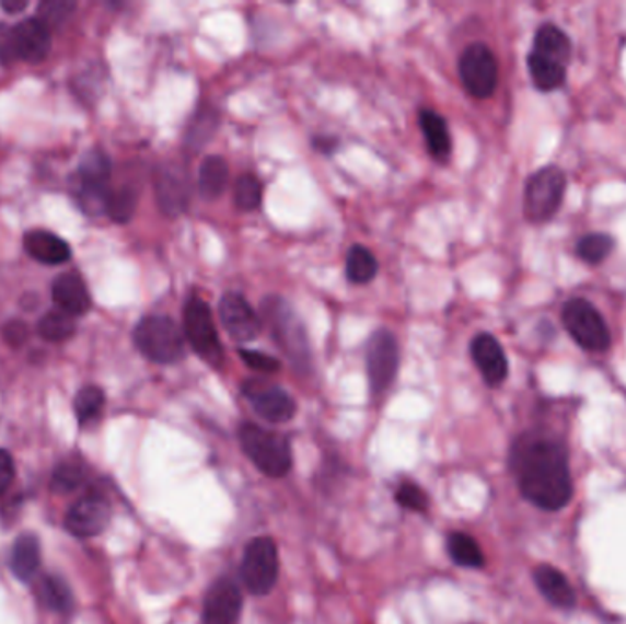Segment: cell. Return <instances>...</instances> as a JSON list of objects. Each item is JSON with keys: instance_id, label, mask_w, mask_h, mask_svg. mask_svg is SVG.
I'll return each mask as SVG.
<instances>
[{"instance_id": "obj_34", "label": "cell", "mask_w": 626, "mask_h": 624, "mask_svg": "<svg viewBox=\"0 0 626 624\" xmlns=\"http://www.w3.org/2000/svg\"><path fill=\"white\" fill-rule=\"evenodd\" d=\"M103 405H105V394L97 386H84L83 391H79L76 402H73L76 414H78L81 424H89L92 419L97 418Z\"/></svg>"}, {"instance_id": "obj_27", "label": "cell", "mask_w": 626, "mask_h": 624, "mask_svg": "<svg viewBox=\"0 0 626 624\" xmlns=\"http://www.w3.org/2000/svg\"><path fill=\"white\" fill-rule=\"evenodd\" d=\"M448 552L449 557L462 568H482L486 563L478 542L462 531H454L449 535Z\"/></svg>"}, {"instance_id": "obj_28", "label": "cell", "mask_w": 626, "mask_h": 624, "mask_svg": "<svg viewBox=\"0 0 626 624\" xmlns=\"http://www.w3.org/2000/svg\"><path fill=\"white\" fill-rule=\"evenodd\" d=\"M378 275V261L374 253L364 245H352L347 255V279L352 285H369Z\"/></svg>"}, {"instance_id": "obj_4", "label": "cell", "mask_w": 626, "mask_h": 624, "mask_svg": "<svg viewBox=\"0 0 626 624\" xmlns=\"http://www.w3.org/2000/svg\"><path fill=\"white\" fill-rule=\"evenodd\" d=\"M138 350L158 365H171L184 357V335L167 315H147L135 328Z\"/></svg>"}, {"instance_id": "obj_43", "label": "cell", "mask_w": 626, "mask_h": 624, "mask_svg": "<svg viewBox=\"0 0 626 624\" xmlns=\"http://www.w3.org/2000/svg\"><path fill=\"white\" fill-rule=\"evenodd\" d=\"M0 7H2V10H7V12L19 13L26 10V7H28V0H2V2H0Z\"/></svg>"}, {"instance_id": "obj_30", "label": "cell", "mask_w": 626, "mask_h": 624, "mask_svg": "<svg viewBox=\"0 0 626 624\" xmlns=\"http://www.w3.org/2000/svg\"><path fill=\"white\" fill-rule=\"evenodd\" d=\"M614 250V239L606 233L584 234L577 244V255L588 264H601Z\"/></svg>"}, {"instance_id": "obj_24", "label": "cell", "mask_w": 626, "mask_h": 624, "mask_svg": "<svg viewBox=\"0 0 626 624\" xmlns=\"http://www.w3.org/2000/svg\"><path fill=\"white\" fill-rule=\"evenodd\" d=\"M230 167L222 157H207L198 169V193L204 200H217L224 193Z\"/></svg>"}, {"instance_id": "obj_1", "label": "cell", "mask_w": 626, "mask_h": 624, "mask_svg": "<svg viewBox=\"0 0 626 624\" xmlns=\"http://www.w3.org/2000/svg\"><path fill=\"white\" fill-rule=\"evenodd\" d=\"M509 465L520 493L528 502L559 511L573 496L568 449L563 441L546 432H526L514 440Z\"/></svg>"}, {"instance_id": "obj_2", "label": "cell", "mask_w": 626, "mask_h": 624, "mask_svg": "<svg viewBox=\"0 0 626 624\" xmlns=\"http://www.w3.org/2000/svg\"><path fill=\"white\" fill-rule=\"evenodd\" d=\"M239 440L242 451L260 473L269 478H282L290 473L291 447L286 436L255 424H244L239 430Z\"/></svg>"}, {"instance_id": "obj_35", "label": "cell", "mask_w": 626, "mask_h": 624, "mask_svg": "<svg viewBox=\"0 0 626 624\" xmlns=\"http://www.w3.org/2000/svg\"><path fill=\"white\" fill-rule=\"evenodd\" d=\"M235 201L242 211H255L260 207L263 204V184L258 182L257 176L244 174L236 180Z\"/></svg>"}, {"instance_id": "obj_37", "label": "cell", "mask_w": 626, "mask_h": 624, "mask_svg": "<svg viewBox=\"0 0 626 624\" xmlns=\"http://www.w3.org/2000/svg\"><path fill=\"white\" fill-rule=\"evenodd\" d=\"M396 502L408 511L424 513L429 508V496L426 495V490L421 489L420 485L414 484V482H405L396 489Z\"/></svg>"}, {"instance_id": "obj_19", "label": "cell", "mask_w": 626, "mask_h": 624, "mask_svg": "<svg viewBox=\"0 0 626 624\" xmlns=\"http://www.w3.org/2000/svg\"><path fill=\"white\" fill-rule=\"evenodd\" d=\"M51 297H54L57 308L68 315H72V317L84 315L92 304L89 288L76 271H67V274L57 277L56 282L51 286Z\"/></svg>"}, {"instance_id": "obj_44", "label": "cell", "mask_w": 626, "mask_h": 624, "mask_svg": "<svg viewBox=\"0 0 626 624\" xmlns=\"http://www.w3.org/2000/svg\"><path fill=\"white\" fill-rule=\"evenodd\" d=\"M313 146H315L317 151H323L328 154V152L336 151L337 141L332 140V138H315Z\"/></svg>"}, {"instance_id": "obj_7", "label": "cell", "mask_w": 626, "mask_h": 624, "mask_svg": "<svg viewBox=\"0 0 626 624\" xmlns=\"http://www.w3.org/2000/svg\"><path fill=\"white\" fill-rule=\"evenodd\" d=\"M184 334L193 350L211 367H220L224 361V348L213 323L211 308L200 297H190L184 310Z\"/></svg>"}, {"instance_id": "obj_15", "label": "cell", "mask_w": 626, "mask_h": 624, "mask_svg": "<svg viewBox=\"0 0 626 624\" xmlns=\"http://www.w3.org/2000/svg\"><path fill=\"white\" fill-rule=\"evenodd\" d=\"M111 520V506L100 495H86L73 504L65 519L67 530L76 536H95Z\"/></svg>"}, {"instance_id": "obj_23", "label": "cell", "mask_w": 626, "mask_h": 624, "mask_svg": "<svg viewBox=\"0 0 626 624\" xmlns=\"http://www.w3.org/2000/svg\"><path fill=\"white\" fill-rule=\"evenodd\" d=\"M40 544L37 536L21 535L12 547L10 555V568L15 577L21 580H32L39 571Z\"/></svg>"}, {"instance_id": "obj_5", "label": "cell", "mask_w": 626, "mask_h": 624, "mask_svg": "<svg viewBox=\"0 0 626 624\" xmlns=\"http://www.w3.org/2000/svg\"><path fill=\"white\" fill-rule=\"evenodd\" d=\"M563 323L571 339L588 351L608 350L612 334L608 324L592 302L581 297L570 299L563 310Z\"/></svg>"}, {"instance_id": "obj_17", "label": "cell", "mask_w": 626, "mask_h": 624, "mask_svg": "<svg viewBox=\"0 0 626 624\" xmlns=\"http://www.w3.org/2000/svg\"><path fill=\"white\" fill-rule=\"evenodd\" d=\"M13 48L18 59L28 62L45 61L51 50L50 30L39 19H28L12 28Z\"/></svg>"}, {"instance_id": "obj_41", "label": "cell", "mask_w": 626, "mask_h": 624, "mask_svg": "<svg viewBox=\"0 0 626 624\" xmlns=\"http://www.w3.org/2000/svg\"><path fill=\"white\" fill-rule=\"evenodd\" d=\"M13 476H15V465L12 454L0 449V495L12 485Z\"/></svg>"}, {"instance_id": "obj_32", "label": "cell", "mask_w": 626, "mask_h": 624, "mask_svg": "<svg viewBox=\"0 0 626 624\" xmlns=\"http://www.w3.org/2000/svg\"><path fill=\"white\" fill-rule=\"evenodd\" d=\"M40 599L46 606L56 610V612H68L72 606V593L65 580L59 577H46L40 582Z\"/></svg>"}, {"instance_id": "obj_39", "label": "cell", "mask_w": 626, "mask_h": 624, "mask_svg": "<svg viewBox=\"0 0 626 624\" xmlns=\"http://www.w3.org/2000/svg\"><path fill=\"white\" fill-rule=\"evenodd\" d=\"M239 356L244 359L247 367L257 370V372L274 373L280 370L279 359H275L274 356H268V354H264V351L241 350L239 351Z\"/></svg>"}, {"instance_id": "obj_25", "label": "cell", "mask_w": 626, "mask_h": 624, "mask_svg": "<svg viewBox=\"0 0 626 624\" xmlns=\"http://www.w3.org/2000/svg\"><path fill=\"white\" fill-rule=\"evenodd\" d=\"M532 51L549 57V59H555V61L563 62V65L568 67L571 56L570 39H568V35L559 26L544 24L535 34Z\"/></svg>"}, {"instance_id": "obj_42", "label": "cell", "mask_w": 626, "mask_h": 624, "mask_svg": "<svg viewBox=\"0 0 626 624\" xmlns=\"http://www.w3.org/2000/svg\"><path fill=\"white\" fill-rule=\"evenodd\" d=\"M4 337H7L10 345H23L26 337H28V328H26L21 321H12V323H8L7 328H4Z\"/></svg>"}, {"instance_id": "obj_40", "label": "cell", "mask_w": 626, "mask_h": 624, "mask_svg": "<svg viewBox=\"0 0 626 624\" xmlns=\"http://www.w3.org/2000/svg\"><path fill=\"white\" fill-rule=\"evenodd\" d=\"M13 61H18V56L13 48L12 28L0 24V62L10 65Z\"/></svg>"}, {"instance_id": "obj_29", "label": "cell", "mask_w": 626, "mask_h": 624, "mask_svg": "<svg viewBox=\"0 0 626 624\" xmlns=\"http://www.w3.org/2000/svg\"><path fill=\"white\" fill-rule=\"evenodd\" d=\"M217 125H219V114L215 112V108H207V106L200 108L193 117L187 135H185L187 146L201 149V146H206L207 141L213 138Z\"/></svg>"}, {"instance_id": "obj_18", "label": "cell", "mask_w": 626, "mask_h": 624, "mask_svg": "<svg viewBox=\"0 0 626 624\" xmlns=\"http://www.w3.org/2000/svg\"><path fill=\"white\" fill-rule=\"evenodd\" d=\"M156 198L162 211L178 217L189 206V184L178 169L165 167L156 176Z\"/></svg>"}, {"instance_id": "obj_31", "label": "cell", "mask_w": 626, "mask_h": 624, "mask_svg": "<svg viewBox=\"0 0 626 624\" xmlns=\"http://www.w3.org/2000/svg\"><path fill=\"white\" fill-rule=\"evenodd\" d=\"M39 334L40 337H45L46 340H54V343L70 339L76 334V321H73L72 315H68L57 308L40 319Z\"/></svg>"}, {"instance_id": "obj_9", "label": "cell", "mask_w": 626, "mask_h": 624, "mask_svg": "<svg viewBox=\"0 0 626 624\" xmlns=\"http://www.w3.org/2000/svg\"><path fill=\"white\" fill-rule=\"evenodd\" d=\"M460 79L476 100H487L498 84V62L489 46L475 43L460 57Z\"/></svg>"}, {"instance_id": "obj_3", "label": "cell", "mask_w": 626, "mask_h": 624, "mask_svg": "<svg viewBox=\"0 0 626 624\" xmlns=\"http://www.w3.org/2000/svg\"><path fill=\"white\" fill-rule=\"evenodd\" d=\"M263 315L269 324L275 343L285 350L286 356L297 368H308L312 362L310 340L306 328L291 310L290 304L280 297H268L263 302Z\"/></svg>"}, {"instance_id": "obj_14", "label": "cell", "mask_w": 626, "mask_h": 624, "mask_svg": "<svg viewBox=\"0 0 626 624\" xmlns=\"http://www.w3.org/2000/svg\"><path fill=\"white\" fill-rule=\"evenodd\" d=\"M242 593L235 580L222 577L207 591L204 624H239Z\"/></svg>"}, {"instance_id": "obj_36", "label": "cell", "mask_w": 626, "mask_h": 624, "mask_svg": "<svg viewBox=\"0 0 626 624\" xmlns=\"http://www.w3.org/2000/svg\"><path fill=\"white\" fill-rule=\"evenodd\" d=\"M73 10H76V4L68 0H45L40 2L39 12L35 19H39L48 30L59 28L72 18Z\"/></svg>"}, {"instance_id": "obj_6", "label": "cell", "mask_w": 626, "mask_h": 624, "mask_svg": "<svg viewBox=\"0 0 626 624\" xmlns=\"http://www.w3.org/2000/svg\"><path fill=\"white\" fill-rule=\"evenodd\" d=\"M566 176L559 167L541 169L528 180L524 189V215L530 222H548L559 211L565 198Z\"/></svg>"}, {"instance_id": "obj_10", "label": "cell", "mask_w": 626, "mask_h": 624, "mask_svg": "<svg viewBox=\"0 0 626 624\" xmlns=\"http://www.w3.org/2000/svg\"><path fill=\"white\" fill-rule=\"evenodd\" d=\"M78 196L84 211L100 215L107 209L108 180H111V160L101 151H92L79 165Z\"/></svg>"}, {"instance_id": "obj_38", "label": "cell", "mask_w": 626, "mask_h": 624, "mask_svg": "<svg viewBox=\"0 0 626 624\" xmlns=\"http://www.w3.org/2000/svg\"><path fill=\"white\" fill-rule=\"evenodd\" d=\"M84 469L79 463H62L54 473V487L61 493L73 490L83 484Z\"/></svg>"}, {"instance_id": "obj_8", "label": "cell", "mask_w": 626, "mask_h": 624, "mask_svg": "<svg viewBox=\"0 0 626 624\" xmlns=\"http://www.w3.org/2000/svg\"><path fill=\"white\" fill-rule=\"evenodd\" d=\"M241 577L253 596H266L274 590L279 577V552L271 536H258L247 544Z\"/></svg>"}, {"instance_id": "obj_21", "label": "cell", "mask_w": 626, "mask_h": 624, "mask_svg": "<svg viewBox=\"0 0 626 624\" xmlns=\"http://www.w3.org/2000/svg\"><path fill=\"white\" fill-rule=\"evenodd\" d=\"M535 585L538 591L548 599L554 606L557 608H573L577 604L576 590L571 588L570 582L566 579V575L554 566L543 564L535 569L533 574Z\"/></svg>"}, {"instance_id": "obj_20", "label": "cell", "mask_w": 626, "mask_h": 624, "mask_svg": "<svg viewBox=\"0 0 626 624\" xmlns=\"http://www.w3.org/2000/svg\"><path fill=\"white\" fill-rule=\"evenodd\" d=\"M24 250L30 257L48 266L67 263L68 258L72 257L70 245L61 236L43 229H34L24 234Z\"/></svg>"}, {"instance_id": "obj_16", "label": "cell", "mask_w": 626, "mask_h": 624, "mask_svg": "<svg viewBox=\"0 0 626 624\" xmlns=\"http://www.w3.org/2000/svg\"><path fill=\"white\" fill-rule=\"evenodd\" d=\"M471 356L482 378L489 386L502 385L508 378L509 365L502 345L491 334H478L471 343Z\"/></svg>"}, {"instance_id": "obj_33", "label": "cell", "mask_w": 626, "mask_h": 624, "mask_svg": "<svg viewBox=\"0 0 626 624\" xmlns=\"http://www.w3.org/2000/svg\"><path fill=\"white\" fill-rule=\"evenodd\" d=\"M136 204H138L136 190L121 187L118 190H111L105 212L113 218L114 222H129L130 218L135 217Z\"/></svg>"}, {"instance_id": "obj_26", "label": "cell", "mask_w": 626, "mask_h": 624, "mask_svg": "<svg viewBox=\"0 0 626 624\" xmlns=\"http://www.w3.org/2000/svg\"><path fill=\"white\" fill-rule=\"evenodd\" d=\"M528 68L532 73L533 83L541 92H554L566 81V65L532 51L528 56Z\"/></svg>"}, {"instance_id": "obj_12", "label": "cell", "mask_w": 626, "mask_h": 624, "mask_svg": "<svg viewBox=\"0 0 626 624\" xmlns=\"http://www.w3.org/2000/svg\"><path fill=\"white\" fill-rule=\"evenodd\" d=\"M242 392L252 403L255 413L269 424H286L295 416L297 405L293 397L280 386L250 380L242 385Z\"/></svg>"}, {"instance_id": "obj_22", "label": "cell", "mask_w": 626, "mask_h": 624, "mask_svg": "<svg viewBox=\"0 0 626 624\" xmlns=\"http://www.w3.org/2000/svg\"><path fill=\"white\" fill-rule=\"evenodd\" d=\"M420 127L424 130V136H426L429 152L437 158L438 162H445L451 157V149H453L445 119L438 112L424 108L420 112Z\"/></svg>"}, {"instance_id": "obj_13", "label": "cell", "mask_w": 626, "mask_h": 624, "mask_svg": "<svg viewBox=\"0 0 626 624\" xmlns=\"http://www.w3.org/2000/svg\"><path fill=\"white\" fill-rule=\"evenodd\" d=\"M220 319L231 339L250 343L263 332V321L241 293H225L220 299Z\"/></svg>"}, {"instance_id": "obj_11", "label": "cell", "mask_w": 626, "mask_h": 624, "mask_svg": "<svg viewBox=\"0 0 626 624\" xmlns=\"http://www.w3.org/2000/svg\"><path fill=\"white\" fill-rule=\"evenodd\" d=\"M399 367V346L396 337L389 330H378L370 335L367 343V373H369L370 391L375 396L385 392L396 378Z\"/></svg>"}]
</instances>
